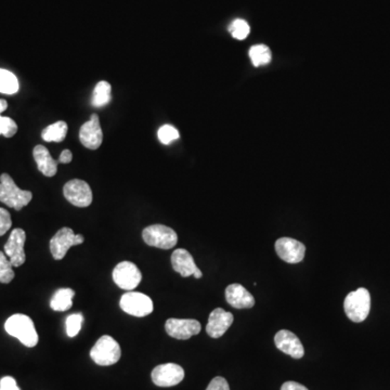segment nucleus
Here are the masks:
<instances>
[{"label":"nucleus","instance_id":"nucleus-16","mask_svg":"<svg viewBox=\"0 0 390 390\" xmlns=\"http://www.w3.org/2000/svg\"><path fill=\"white\" fill-rule=\"evenodd\" d=\"M234 318L229 311L222 308H217L210 313L208 319L206 333L212 338H220L228 331L229 327L232 325Z\"/></svg>","mask_w":390,"mask_h":390},{"label":"nucleus","instance_id":"nucleus-27","mask_svg":"<svg viewBox=\"0 0 390 390\" xmlns=\"http://www.w3.org/2000/svg\"><path fill=\"white\" fill-rule=\"evenodd\" d=\"M82 322H84V317L82 313H73L67 318L65 325H67V334L69 337H75L78 335L82 330Z\"/></svg>","mask_w":390,"mask_h":390},{"label":"nucleus","instance_id":"nucleus-30","mask_svg":"<svg viewBox=\"0 0 390 390\" xmlns=\"http://www.w3.org/2000/svg\"><path fill=\"white\" fill-rule=\"evenodd\" d=\"M11 226L12 220L10 212L5 208L0 207V237L6 234L11 228Z\"/></svg>","mask_w":390,"mask_h":390},{"label":"nucleus","instance_id":"nucleus-18","mask_svg":"<svg viewBox=\"0 0 390 390\" xmlns=\"http://www.w3.org/2000/svg\"><path fill=\"white\" fill-rule=\"evenodd\" d=\"M171 265L173 270L178 272L183 278L193 276L194 272L199 269L191 254L187 249H179L173 251L171 255Z\"/></svg>","mask_w":390,"mask_h":390},{"label":"nucleus","instance_id":"nucleus-3","mask_svg":"<svg viewBox=\"0 0 390 390\" xmlns=\"http://www.w3.org/2000/svg\"><path fill=\"white\" fill-rule=\"evenodd\" d=\"M345 313L352 322L360 323L370 313L371 295L367 288H358L350 293L345 298Z\"/></svg>","mask_w":390,"mask_h":390},{"label":"nucleus","instance_id":"nucleus-23","mask_svg":"<svg viewBox=\"0 0 390 390\" xmlns=\"http://www.w3.org/2000/svg\"><path fill=\"white\" fill-rule=\"evenodd\" d=\"M249 58L254 67H264L271 61V51L266 45H256L249 49Z\"/></svg>","mask_w":390,"mask_h":390},{"label":"nucleus","instance_id":"nucleus-36","mask_svg":"<svg viewBox=\"0 0 390 390\" xmlns=\"http://www.w3.org/2000/svg\"><path fill=\"white\" fill-rule=\"evenodd\" d=\"M202 276H203V274H202V271L200 269H197V271L194 272L193 274V276L195 278H201Z\"/></svg>","mask_w":390,"mask_h":390},{"label":"nucleus","instance_id":"nucleus-20","mask_svg":"<svg viewBox=\"0 0 390 390\" xmlns=\"http://www.w3.org/2000/svg\"><path fill=\"white\" fill-rule=\"evenodd\" d=\"M75 292L71 288H60L53 294L50 300V307L55 311H67L73 306V297Z\"/></svg>","mask_w":390,"mask_h":390},{"label":"nucleus","instance_id":"nucleus-26","mask_svg":"<svg viewBox=\"0 0 390 390\" xmlns=\"http://www.w3.org/2000/svg\"><path fill=\"white\" fill-rule=\"evenodd\" d=\"M229 32L237 40H243L249 36L251 28H249L247 21L237 18V20L233 21L231 26H229Z\"/></svg>","mask_w":390,"mask_h":390},{"label":"nucleus","instance_id":"nucleus-19","mask_svg":"<svg viewBox=\"0 0 390 390\" xmlns=\"http://www.w3.org/2000/svg\"><path fill=\"white\" fill-rule=\"evenodd\" d=\"M33 156L37 164V168L43 176L53 177L58 171L59 161L53 160L48 148L43 146H36L33 150Z\"/></svg>","mask_w":390,"mask_h":390},{"label":"nucleus","instance_id":"nucleus-9","mask_svg":"<svg viewBox=\"0 0 390 390\" xmlns=\"http://www.w3.org/2000/svg\"><path fill=\"white\" fill-rule=\"evenodd\" d=\"M65 199L76 207H88L92 202V191L86 181L73 179L63 188Z\"/></svg>","mask_w":390,"mask_h":390},{"label":"nucleus","instance_id":"nucleus-8","mask_svg":"<svg viewBox=\"0 0 390 390\" xmlns=\"http://www.w3.org/2000/svg\"><path fill=\"white\" fill-rule=\"evenodd\" d=\"M142 274L139 268L130 261H121L113 270V281L121 290L133 291L141 282Z\"/></svg>","mask_w":390,"mask_h":390},{"label":"nucleus","instance_id":"nucleus-13","mask_svg":"<svg viewBox=\"0 0 390 390\" xmlns=\"http://www.w3.org/2000/svg\"><path fill=\"white\" fill-rule=\"evenodd\" d=\"M276 251L281 259L288 264H298L303 260L306 247L291 237H281L276 242Z\"/></svg>","mask_w":390,"mask_h":390},{"label":"nucleus","instance_id":"nucleus-5","mask_svg":"<svg viewBox=\"0 0 390 390\" xmlns=\"http://www.w3.org/2000/svg\"><path fill=\"white\" fill-rule=\"evenodd\" d=\"M142 237L148 247L170 249L176 247L178 235L173 229L164 224H152L142 231Z\"/></svg>","mask_w":390,"mask_h":390},{"label":"nucleus","instance_id":"nucleus-17","mask_svg":"<svg viewBox=\"0 0 390 390\" xmlns=\"http://www.w3.org/2000/svg\"><path fill=\"white\" fill-rule=\"evenodd\" d=\"M226 299L233 308L249 309L255 305L253 295L241 284H231L226 288Z\"/></svg>","mask_w":390,"mask_h":390},{"label":"nucleus","instance_id":"nucleus-7","mask_svg":"<svg viewBox=\"0 0 390 390\" xmlns=\"http://www.w3.org/2000/svg\"><path fill=\"white\" fill-rule=\"evenodd\" d=\"M84 241V237L75 234L71 228L60 229L50 240L51 255L55 260L63 259L72 247L82 244Z\"/></svg>","mask_w":390,"mask_h":390},{"label":"nucleus","instance_id":"nucleus-34","mask_svg":"<svg viewBox=\"0 0 390 390\" xmlns=\"http://www.w3.org/2000/svg\"><path fill=\"white\" fill-rule=\"evenodd\" d=\"M73 160V156H72V152L70 150H64L61 154H60L59 163L62 164H69Z\"/></svg>","mask_w":390,"mask_h":390},{"label":"nucleus","instance_id":"nucleus-12","mask_svg":"<svg viewBox=\"0 0 390 390\" xmlns=\"http://www.w3.org/2000/svg\"><path fill=\"white\" fill-rule=\"evenodd\" d=\"M165 330L170 337L185 340L200 334L202 327L197 320L171 318L165 323Z\"/></svg>","mask_w":390,"mask_h":390},{"label":"nucleus","instance_id":"nucleus-35","mask_svg":"<svg viewBox=\"0 0 390 390\" xmlns=\"http://www.w3.org/2000/svg\"><path fill=\"white\" fill-rule=\"evenodd\" d=\"M8 109V102L6 100H4V99H0V114L1 113L5 112L6 110Z\"/></svg>","mask_w":390,"mask_h":390},{"label":"nucleus","instance_id":"nucleus-11","mask_svg":"<svg viewBox=\"0 0 390 390\" xmlns=\"http://www.w3.org/2000/svg\"><path fill=\"white\" fill-rule=\"evenodd\" d=\"M26 241V231L23 229L16 228L12 231L6 243L5 254L13 267H20L26 263V256L24 251Z\"/></svg>","mask_w":390,"mask_h":390},{"label":"nucleus","instance_id":"nucleus-6","mask_svg":"<svg viewBox=\"0 0 390 390\" xmlns=\"http://www.w3.org/2000/svg\"><path fill=\"white\" fill-rule=\"evenodd\" d=\"M119 306L124 313L138 318L146 317L153 311V301L150 297L131 291L121 296Z\"/></svg>","mask_w":390,"mask_h":390},{"label":"nucleus","instance_id":"nucleus-33","mask_svg":"<svg viewBox=\"0 0 390 390\" xmlns=\"http://www.w3.org/2000/svg\"><path fill=\"white\" fill-rule=\"evenodd\" d=\"M281 390H308V388L296 381H286L282 385Z\"/></svg>","mask_w":390,"mask_h":390},{"label":"nucleus","instance_id":"nucleus-10","mask_svg":"<svg viewBox=\"0 0 390 390\" xmlns=\"http://www.w3.org/2000/svg\"><path fill=\"white\" fill-rule=\"evenodd\" d=\"M152 381L158 387H173L178 385L185 379V370L175 363L158 365L152 371Z\"/></svg>","mask_w":390,"mask_h":390},{"label":"nucleus","instance_id":"nucleus-4","mask_svg":"<svg viewBox=\"0 0 390 390\" xmlns=\"http://www.w3.org/2000/svg\"><path fill=\"white\" fill-rule=\"evenodd\" d=\"M121 357V346L114 338L109 335L101 336L90 350V358L101 367L115 364L119 362Z\"/></svg>","mask_w":390,"mask_h":390},{"label":"nucleus","instance_id":"nucleus-31","mask_svg":"<svg viewBox=\"0 0 390 390\" xmlns=\"http://www.w3.org/2000/svg\"><path fill=\"white\" fill-rule=\"evenodd\" d=\"M206 390H230V387L224 377H217L210 381Z\"/></svg>","mask_w":390,"mask_h":390},{"label":"nucleus","instance_id":"nucleus-25","mask_svg":"<svg viewBox=\"0 0 390 390\" xmlns=\"http://www.w3.org/2000/svg\"><path fill=\"white\" fill-rule=\"evenodd\" d=\"M14 278L13 266L4 251H0V283L8 284Z\"/></svg>","mask_w":390,"mask_h":390},{"label":"nucleus","instance_id":"nucleus-22","mask_svg":"<svg viewBox=\"0 0 390 390\" xmlns=\"http://www.w3.org/2000/svg\"><path fill=\"white\" fill-rule=\"evenodd\" d=\"M111 99H112V87L107 82H98L96 85V88L94 90V94H92V103L94 107H104V105L110 103Z\"/></svg>","mask_w":390,"mask_h":390},{"label":"nucleus","instance_id":"nucleus-1","mask_svg":"<svg viewBox=\"0 0 390 390\" xmlns=\"http://www.w3.org/2000/svg\"><path fill=\"white\" fill-rule=\"evenodd\" d=\"M5 330L10 336L18 338L24 346L32 348L38 344V334L34 322L28 315L16 313L6 321Z\"/></svg>","mask_w":390,"mask_h":390},{"label":"nucleus","instance_id":"nucleus-21","mask_svg":"<svg viewBox=\"0 0 390 390\" xmlns=\"http://www.w3.org/2000/svg\"><path fill=\"white\" fill-rule=\"evenodd\" d=\"M67 134V124L63 121L47 126L41 133V138L46 142H62Z\"/></svg>","mask_w":390,"mask_h":390},{"label":"nucleus","instance_id":"nucleus-28","mask_svg":"<svg viewBox=\"0 0 390 390\" xmlns=\"http://www.w3.org/2000/svg\"><path fill=\"white\" fill-rule=\"evenodd\" d=\"M158 140L163 144H170L171 142L176 141L179 139L178 130L171 125H164L158 129Z\"/></svg>","mask_w":390,"mask_h":390},{"label":"nucleus","instance_id":"nucleus-29","mask_svg":"<svg viewBox=\"0 0 390 390\" xmlns=\"http://www.w3.org/2000/svg\"><path fill=\"white\" fill-rule=\"evenodd\" d=\"M18 133V125L10 117H4L0 115V136L6 138L13 137Z\"/></svg>","mask_w":390,"mask_h":390},{"label":"nucleus","instance_id":"nucleus-14","mask_svg":"<svg viewBox=\"0 0 390 390\" xmlns=\"http://www.w3.org/2000/svg\"><path fill=\"white\" fill-rule=\"evenodd\" d=\"M80 140L85 148L90 150L100 148L103 141V133L98 115L92 114L90 121L80 127Z\"/></svg>","mask_w":390,"mask_h":390},{"label":"nucleus","instance_id":"nucleus-32","mask_svg":"<svg viewBox=\"0 0 390 390\" xmlns=\"http://www.w3.org/2000/svg\"><path fill=\"white\" fill-rule=\"evenodd\" d=\"M0 390H20V388L13 377H5L0 379Z\"/></svg>","mask_w":390,"mask_h":390},{"label":"nucleus","instance_id":"nucleus-2","mask_svg":"<svg viewBox=\"0 0 390 390\" xmlns=\"http://www.w3.org/2000/svg\"><path fill=\"white\" fill-rule=\"evenodd\" d=\"M33 194L31 191L20 189L8 173L0 176V202L8 207L21 210L32 201Z\"/></svg>","mask_w":390,"mask_h":390},{"label":"nucleus","instance_id":"nucleus-24","mask_svg":"<svg viewBox=\"0 0 390 390\" xmlns=\"http://www.w3.org/2000/svg\"><path fill=\"white\" fill-rule=\"evenodd\" d=\"M18 92V80L16 76L7 70L0 69V92L14 94Z\"/></svg>","mask_w":390,"mask_h":390},{"label":"nucleus","instance_id":"nucleus-15","mask_svg":"<svg viewBox=\"0 0 390 390\" xmlns=\"http://www.w3.org/2000/svg\"><path fill=\"white\" fill-rule=\"evenodd\" d=\"M274 342L278 350L294 359L303 358L305 354L303 344L299 338L288 330H281L276 334Z\"/></svg>","mask_w":390,"mask_h":390}]
</instances>
